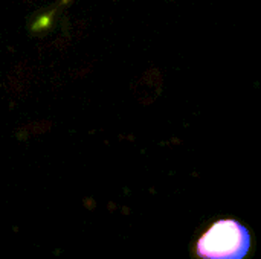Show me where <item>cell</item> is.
Returning <instances> with one entry per match:
<instances>
[{"label":"cell","mask_w":261,"mask_h":259,"mask_svg":"<svg viewBox=\"0 0 261 259\" xmlns=\"http://www.w3.org/2000/svg\"><path fill=\"white\" fill-rule=\"evenodd\" d=\"M249 247V231L236 220L214 223L196 246L197 255L203 259H245Z\"/></svg>","instance_id":"cell-1"}]
</instances>
